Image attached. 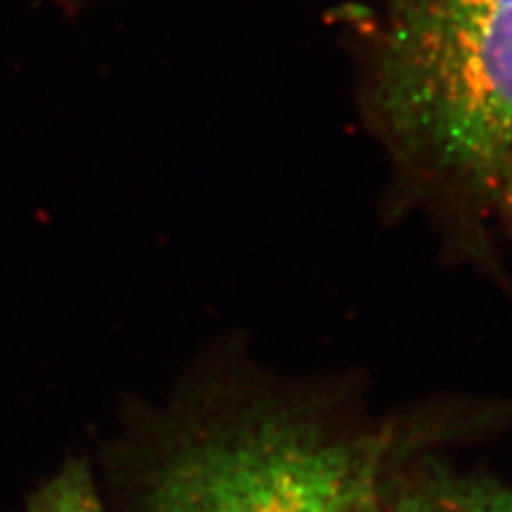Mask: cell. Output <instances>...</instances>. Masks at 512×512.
Wrapping results in <instances>:
<instances>
[{"instance_id": "cell-1", "label": "cell", "mask_w": 512, "mask_h": 512, "mask_svg": "<svg viewBox=\"0 0 512 512\" xmlns=\"http://www.w3.org/2000/svg\"><path fill=\"white\" fill-rule=\"evenodd\" d=\"M372 92L414 171L498 195L512 169V0H380Z\"/></svg>"}, {"instance_id": "cell-2", "label": "cell", "mask_w": 512, "mask_h": 512, "mask_svg": "<svg viewBox=\"0 0 512 512\" xmlns=\"http://www.w3.org/2000/svg\"><path fill=\"white\" fill-rule=\"evenodd\" d=\"M378 451L303 416L267 414L186 446L152 512H346L376 489Z\"/></svg>"}, {"instance_id": "cell-4", "label": "cell", "mask_w": 512, "mask_h": 512, "mask_svg": "<svg viewBox=\"0 0 512 512\" xmlns=\"http://www.w3.org/2000/svg\"><path fill=\"white\" fill-rule=\"evenodd\" d=\"M30 512H105L84 463H71L56 474L30 506Z\"/></svg>"}, {"instance_id": "cell-5", "label": "cell", "mask_w": 512, "mask_h": 512, "mask_svg": "<svg viewBox=\"0 0 512 512\" xmlns=\"http://www.w3.org/2000/svg\"><path fill=\"white\" fill-rule=\"evenodd\" d=\"M346 512H376V489L365 493L363 498L352 504Z\"/></svg>"}, {"instance_id": "cell-3", "label": "cell", "mask_w": 512, "mask_h": 512, "mask_svg": "<svg viewBox=\"0 0 512 512\" xmlns=\"http://www.w3.org/2000/svg\"><path fill=\"white\" fill-rule=\"evenodd\" d=\"M412 512H512V489L493 480H444L438 491L421 495Z\"/></svg>"}, {"instance_id": "cell-6", "label": "cell", "mask_w": 512, "mask_h": 512, "mask_svg": "<svg viewBox=\"0 0 512 512\" xmlns=\"http://www.w3.org/2000/svg\"><path fill=\"white\" fill-rule=\"evenodd\" d=\"M498 197L500 201H502V205H506V210L510 212V216H512V169H510V173L506 175V180L502 182V186H500V190H498Z\"/></svg>"}]
</instances>
